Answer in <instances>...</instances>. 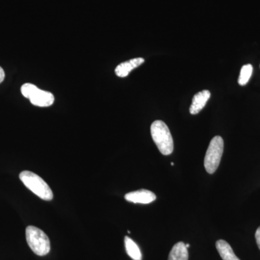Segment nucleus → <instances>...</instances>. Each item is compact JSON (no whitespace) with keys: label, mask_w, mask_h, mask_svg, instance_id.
Listing matches in <instances>:
<instances>
[{"label":"nucleus","mask_w":260,"mask_h":260,"mask_svg":"<svg viewBox=\"0 0 260 260\" xmlns=\"http://www.w3.org/2000/svg\"><path fill=\"white\" fill-rule=\"evenodd\" d=\"M150 133L154 143L162 155H169L173 153L174 140L170 130L164 121H153L150 126Z\"/></svg>","instance_id":"1"},{"label":"nucleus","mask_w":260,"mask_h":260,"mask_svg":"<svg viewBox=\"0 0 260 260\" xmlns=\"http://www.w3.org/2000/svg\"><path fill=\"white\" fill-rule=\"evenodd\" d=\"M19 177L24 185L41 199L46 201H51L53 199L54 194L51 188L42 177L35 173L24 171L20 173Z\"/></svg>","instance_id":"2"},{"label":"nucleus","mask_w":260,"mask_h":260,"mask_svg":"<svg viewBox=\"0 0 260 260\" xmlns=\"http://www.w3.org/2000/svg\"><path fill=\"white\" fill-rule=\"evenodd\" d=\"M29 247L37 255L45 256L50 251V241L47 234L39 228L29 225L25 230Z\"/></svg>","instance_id":"3"},{"label":"nucleus","mask_w":260,"mask_h":260,"mask_svg":"<svg viewBox=\"0 0 260 260\" xmlns=\"http://www.w3.org/2000/svg\"><path fill=\"white\" fill-rule=\"evenodd\" d=\"M224 143L220 136L214 137L210 141L205 155L204 165L208 174H214L217 170L223 155Z\"/></svg>","instance_id":"4"},{"label":"nucleus","mask_w":260,"mask_h":260,"mask_svg":"<svg viewBox=\"0 0 260 260\" xmlns=\"http://www.w3.org/2000/svg\"><path fill=\"white\" fill-rule=\"evenodd\" d=\"M21 93L30 100L32 105L37 107H48L54 104V96L52 93L38 88L34 84H24L21 87Z\"/></svg>","instance_id":"5"},{"label":"nucleus","mask_w":260,"mask_h":260,"mask_svg":"<svg viewBox=\"0 0 260 260\" xmlns=\"http://www.w3.org/2000/svg\"><path fill=\"white\" fill-rule=\"evenodd\" d=\"M125 200L133 203L150 204L156 200V195L148 189H140L125 194Z\"/></svg>","instance_id":"6"},{"label":"nucleus","mask_w":260,"mask_h":260,"mask_svg":"<svg viewBox=\"0 0 260 260\" xmlns=\"http://www.w3.org/2000/svg\"><path fill=\"white\" fill-rule=\"evenodd\" d=\"M144 61L143 58L138 57L121 63L116 68V75L119 78H125L129 75L130 72L143 64Z\"/></svg>","instance_id":"7"},{"label":"nucleus","mask_w":260,"mask_h":260,"mask_svg":"<svg viewBox=\"0 0 260 260\" xmlns=\"http://www.w3.org/2000/svg\"><path fill=\"white\" fill-rule=\"evenodd\" d=\"M210 97V92L209 90H205L195 94L193 97L191 107L189 108L190 114L194 115V114H198V113L201 112L206 105L208 101L209 100Z\"/></svg>","instance_id":"8"},{"label":"nucleus","mask_w":260,"mask_h":260,"mask_svg":"<svg viewBox=\"0 0 260 260\" xmlns=\"http://www.w3.org/2000/svg\"><path fill=\"white\" fill-rule=\"evenodd\" d=\"M189 252L186 244L184 242H178L175 244L169 253L168 260H188Z\"/></svg>","instance_id":"9"},{"label":"nucleus","mask_w":260,"mask_h":260,"mask_svg":"<svg viewBox=\"0 0 260 260\" xmlns=\"http://www.w3.org/2000/svg\"><path fill=\"white\" fill-rule=\"evenodd\" d=\"M217 250L223 260H240L234 254L232 246L224 240H218L215 244Z\"/></svg>","instance_id":"10"},{"label":"nucleus","mask_w":260,"mask_h":260,"mask_svg":"<svg viewBox=\"0 0 260 260\" xmlns=\"http://www.w3.org/2000/svg\"><path fill=\"white\" fill-rule=\"evenodd\" d=\"M124 245H125L126 253L133 260H142L141 251L139 246L129 237L124 238Z\"/></svg>","instance_id":"11"},{"label":"nucleus","mask_w":260,"mask_h":260,"mask_svg":"<svg viewBox=\"0 0 260 260\" xmlns=\"http://www.w3.org/2000/svg\"><path fill=\"white\" fill-rule=\"evenodd\" d=\"M253 68L251 64H248L244 65L241 70L240 75H239V84L240 85H245L250 79L252 74Z\"/></svg>","instance_id":"12"},{"label":"nucleus","mask_w":260,"mask_h":260,"mask_svg":"<svg viewBox=\"0 0 260 260\" xmlns=\"http://www.w3.org/2000/svg\"><path fill=\"white\" fill-rule=\"evenodd\" d=\"M255 239L256 244H257L258 247L260 249V226L258 228L255 233Z\"/></svg>","instance_id":"13"},{"label":"nucleus","mask_w":260,"mask_h":260,"mask_svg":"<svg viewBox=\"0 0 260 260\" xmlns=\"http://www.w3.org/2000/svg\"><path fill=\"white\" fill-rule=\"evenodd\" d=\"M5 77L4 70L0 67V83H3V80L5 79Z\"/></svg>","instance_id":"14"},{"label":"nucleus","mask_w":260,"mask_h":260,"mask_svg":"<svg viewBox=\"0 0 260 260\" xmlns=\"http://www.w3.org/2000/svg\"><path fill=\"white\" fill-rule=\"evenodd\" d=\"M189 246H189V244H186V248H187V249H188V248H189Z\"/></svg>","instance_id":"15"},{"label":"nucleus","mask_w":260,"mask_h":260,"mask_svg":"<svg viewBox=\"0 0 260 260\" xmlns=\"http://www.w3.org/2000/svg\"><path fill=\"white\" fill-rule=\"evenodd\" d=\"M172 164V166H174V162H172V164Z\"/></svg>","instance_id":"16"}]
</instances>
